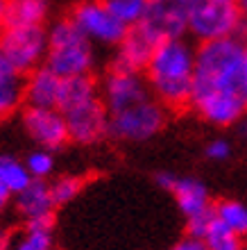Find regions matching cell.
<instances>
[{"mask_svg": "<svg viewBox=\"0 0 247 250\" xmlns=\"http://www.w3.org/2000/svg\"><path fill=\"white\" fill-rule=\"evenodd\" d=\"M145 82L166 109H186L193 98L195 48L184 39H163L145 66Z\"/></svg>", "mask_w": 247, "mask_h": 250, "instance_id": "6da1fadb", "label": "cell"}, {"mask_svg": "<svg viewBox=\"0 0 247 250\" xmlns=\"http://www.w3.org/2000/svg\"><path fill=\"white\" fill-rule=\"evenodd\" d=\"M245 41L234 37H222L213 41H202L195 48V75H193V98L202 100L213 93L243 91V64H245Z\"/></svg>", "mask_w": 247, "mask_h": 250, "instance_id": "7a4b0ae2", "label": "cell"}, {"mask_svg": "<svg viewBox=\"0 0 247 250\" xmlns=\"http://www.w3.org/2000/svg\"><path fill=\"white\" fill-rule=\"evenodd\" d=\"M95 64L93 43L86 39L71 19H61L48 30L46 64L61 80L75 75H91Z\"/></svg>", "mask_w": 247, "mask_h": 250, "instance_id": "3957f363", "label": "cell"}, {"mask_svg": "<svg viewBox=\"0 0 247 250\" xmlns=\"http://www.w3.org/2000/svg\"><path fill=\"white\" fill-rule=\"evenodd\" d=\"M243 23L236 0H189V32L200 41L234 37L243 30Z\"/></svg>", "mask_w": 247, "mask_h": 250, "instance_id": "277c9868", "label": "cell"}, {"mask_svg": "<svg viewBox=\"0 0 247 250\" xmlns=\"http://www.w3.org/2000/svg\"><path fill=\"white\" fill-rule=\"evenodd\" d=\"M166 119H168V109L152 96L138 105L127 107L123 112L109 114L107 134L116 141H127V144L148 141L163 130Z\"/></svg>", "mask_w": 247, "mask_h": 250, "instance_id": "5b68a950", "label": "cell"}, {"mask_svg": "<svg viewBox=\"0 0 247 250\" xmlns=\"http://www.w3.org/2000/svg\"><path fill=\"white\" fill-rule=\"evenodd\" d=\"M0 53L12 64L16 73L25 78L46 64L48 30L39 27H2L0 32Z\"/></svg>", "mask_w": 247, "mask_h": 250, "instance_id": "8992f818", "label": "cell"}, {"mask_svg": "<svg viewBox=\"0 0 247 250\" xmlns=\"http://www.w3.org/2000/svg\"><path fill=\"white\" fill-rule=\"evenodd\" d=\"M68 19L82 30L91 43H102V46H118L125 37L127 27L104 7L102 0H84L75 5Z\"/></svg>", "mask_w": 247, "mask_h": 250, "instance_id": "52a82bcc", "label": "cell"}, {"mask_svg": "<svg viewBox=\"0 0 247 250\" xmlns=\"http://www.w3.org/2000/svg\"><path fill=\"white\" fill-rule=\"evenodd\" d=\"M100 96H102L107 112L116 114L152 98V91H150L148 82H145V78L141 73H127V71L111 68L102 82Z\"/></svg>", "mask_w": 247, "mask_h": 250, "instance_id": "ba28073f", "label": "cell"}, {"mask_svg": "<svg viewBox=\"0 0 247 250\" xmlns=\"http://www.w3.org/2000/svg\"><path fill=\"white\" fill-rule=\"evenodd\" d=\"M64 119H66V127H68V139L75 141L79 146H89L95 144L107 134L109 127V112L102 103V96L93 100H86L77 107L66 109Z\"/></svg>", "mask_w": 247, "mask_h": 250, "instance_id": "9c48e42d", "label": "cell"}, {"mask_svg": "<svg viewBox=\"0 0 247 250\" xmlns=\"http://www.w3.org/2000/svg\"><path fill=\"white\" fill-rule=\"evenodd\" d=\"M159 34L154 30H150L145 23L127 27L125 37L120 39L114 55V64L111 68L116 71H127V73H141L145 71L150 57L154 53V48L161 43Z\"/></svg>", "mask_w": 247, "mask_h": 250, "instance_id": "30bf717a", "label": "cell"}, {"mask_svg": "<svg viewBox=\"0 0 247 250\" xmlns=\"http://www.w3.org/2000/svg\"><path fill=\"white\" fill-rule=\"evenodd\" d=\"M23 127L34 144H39L46 150L64 148L71 141L66 119L57 107H25L23 109Z\"/></svg>", "mask_w": 247, "mask_h": 250, "instance_id": "8fae6325", "label": "cell"}, {"mask_svg": "<svg viewBox=\"0 0 247 250\" xmlns=\"http://www.w3.org/2000/svg\"><path fill=\"white\" fill-rule=\"evenodd\" d=\"M141 23L154 30L159 39H182L189 32V0H150Z\"/></svg>", "mask_w": 247, "mask_h": 250, "instance_id": "7c38bea8", "label": "cell"}, {"mask_svg": "<svg viewBox=\"0 0 247 250\" xmlns=\"http://www.w3.org/2000/svg\"><path fill=\"white\" fill-rule=\"evenodd\" d=\"M14 205L25 223H41V221H55L57 205L52 200L50 185L46 180H32L23 191L14 196Z\"/></svg>", "mask_w": 247, "mask_h": 250, "instance_id": "4fadbf2b", "label": "cell"}, {"mask_svg": "<svg viewBox=\"0 0 247 250\" xmlns=\"http://www.w3.org/2000/svg\"><path fill=\"white\" fill-rule=\"evenodd\" d=\"M61 78L48 68L39 66L37 71L23 78V105L25 107H57Z\"/></svg>", "mask_w": 247, "mask_h": 250, "instance_id": "5bb4252c", "label": "cell"}, {"mask_svg": "<svg viewBox=\"0 0 247 250\" xmlns=\"http://www.w3.org/2000/svg\"><path fill=\"white\" fill-rule=\"evenodd\" d=\"M170 193L175 196L177 207H179V211L186 216V221L197 218V216H202V214H207V211L213 209V203H211L207 185L200 182L197 178H179V175H177Z\"/></svg>", "mask_w": 247, "mask_h": 250, "instance_id": "9a60e30c", "label": "cell"}, {"mask_svg": "<svg viewBox=\"0 0 247 250\" xmlns=\"http://www.w3.org/2000/svg\"><path fill=\"white\" fill-rule=\"evenodd\" d=\"M48 9V0H5V27H39Z\"/></svg>", "mask_w": 247, "mask_h": 250, "instance_id": "2e32d148", "label": "cell"}, {"mask_svg": "<svg viewBox=\"0 0 247 250\" xmlns=\"http://www.w3.org/2000/svg\"><path fill=\"white\" fill-rule=\"evenodd\" d=\"M23 105V75L12 68V64L0 53V119L14 114Z\"/></svg>", "mask_w": 247, "mask_h": 250, "instance_id": "e0dca14e", "label": "cell"}, {"mask_svg": "<svg viewBox=\"0 0 247 250\" xmlns=\"http://www.w3.org/2000/svg\"><path fill=\"white\" fill-rule=\"evenodd\" d=\"M100 96L98 82L91 75H75V78L61 80V89H59V103L57 109L66 112L71 107H77L86 100H93Z\"/></svg>", "mask_w": 247, "mask_h": 250, "instance_id": "ac0fdd59", "label": "cell"}, {"mask_svg": "<svg viewBox=\"0 0 247 250\" xmlns=\"http://www.w3.org/2000/svg\"><path fill=\"white\" fill-rule=\"evenodd\" d=\"M52 223H55V221L25 223V230L9 241L12 250H55Z\"/></svg>", "mask_w": 247, "mask_h": 250, "instance_id": "d6986e66", "label": "cell"}, {"mask_svg": "<svg viewBox=\"0 0 247 250\" xmlns=\"http://www.w3.org/2000/svg\"><path fill=\"white\" fill-rule=\"evenodd\" d=\"M0 182L12 196H16L32 182V175L27 171L25 162L9 157V155H0Z\"/></svg>", "mask_w": 247, "mask_h": 250, "instance_id": "ffe728a7", "label": "cell"}, {"mask_svg": "<svg viewBox=\"0 0 247 250\" xmlns=\"http://www.w3.org/2000/svg\"><path fill=\"white\" fill-rule=\"evenodd\" d=\"M213 211L222 225H227L229 230H234L241 237H247V205H243L241 200L222 198L213 203Z\"/></svg>", "mask_w": 247, "mask_h": 250, "instance_id": "44dd1931", "label": "cell"}, {"mask_svg": "<svg viewBox=\"0 0 247 250\" xmlns=\"http://www.w3.org/2000/svg\"><path fill=\"white\" fill-rule=\"evenodd\" d=\"M200 241L207 246V250H243V237L222 225L218 218L211 221Z\"/></svg>", "mask_w": 247, "mask_h": 250, "instance_id": "7402d4cb", "label": "cell"}, {"mask_svg": "<svg viewBox=\"0 0 247 250\" xmlns=\"http://www.w3.org/2000/svg\"><path fill=\"white\" fill-rule=\"evenodd\" d=\"M102 2L125 27L138 25L150 7V0H102Z\"/></svg>", "mask_w": 247, "mask_h": 250, "instance_id": "603a6c76", "label": "cell"}, {"mask_svg": "<svg viewBox=\"0 0 247 250\" xmlns=\"http://www.w3.org/2000/svg\"><path fill=\"white\" fill-rule=\"evenodd\" d=\"M84 187V180L77 178V175H61L59 180H55L50 185V193H52V200L57 207L61 205H68L71 200L79 196V191Z\"/></svg>", "mask_w": 247, "mask_h": 250, "instance_id": "cb8c5ba5", "label": "cell"}, {"mask_svg": "<svg viewBox=\"0 0 247 250\" xmlns=\"http://www.w3.org/2000/svg\"><path fill=\"white\" fill-rule=\"evenodd\" d=\"M25 166H27V171H30V175H32V180H46L55 171V157H52L50 150L39 148V150L27 155Z\"/></svg>", "mask_w": 247, "mask_h": 250, "instance_id": "d4e9b609", "label": "cell"}, {"mask_svg": "<svg viewBox=\"0 0 247 250\" xmlns=\"http://www.w3.org/2000/svg\"><path fill=\"white\" fill-rule=\"evenodd\" d=\"M207 157L211 162H227L231 157V144L227 139H213L207 146Z\"/></svg>", "mask_w": 247, "mask_h": 250, "instance_id": "484cf974", "label": "cell"}, {"mask_svg": "<svg viewBox=\"0 0 247 250\" xmlns=\"http://www.w3.org/2000/svg\"><path fill=\"white\" fill-rule=\"evenodd\" d=\"M170 250H207V246L202 244L200 239H195V237H184L182 241H177Z\"/></svg>", "mask_w": 247, "mask_h": 250, "instance_id": "4316f807", "label": "cell"}, {"mask_svg": "<svg viewBox=\"0 0 247 250\" xmlns=\"http://www.w3.org/2000/svg\"><path fill=\"white\" fill-rule=\"evenodd\" d=\"M175 180H177L175 173H159V175H156V185L170 191L172 189V185H175Z\"/></svg>", "mask_w": 247, "mask_h": 250, "instance_id": "83f0119b", "label": "cell"}, {"mask_svg": "<svg viewBox=\"0 0 247 250\" xmlns=\"http://www.w3.org/2000/svg\"><path fill=\"white\" fill-rule=\"evenodd\" d=\"M12 200H14V196L5 189V187H2V182H0V214L7 209V205L12 203Z\"/></svg>", "mask_w": 247, "mask_h": 250, "instance_id": "f1b7e54d", "label": "cell"}, {"mask_svg": "<svg viewBox=\"0 0 247 250\" xmlns=\"http://www.w3.org/2000/svg\"><path fill=\"white\" fill-rule=\"evenodd\" d=\"M236 127H238V134H241L243 139H247V119H245V116L236 123Z\"/></svg>", "mask_w": 247, "mask_h": 250, "instance_id": "f546056e", "label": "cell"}, {"mask_svg": "<svg viewBox=\"0 0 247 250\" xmlns=\"http://www.w3.org/2000/svg\"><path fill=\"white\" fill-rule=\"evenodd\" d=\"M243 91L247 98V46H245V64H243Z\"/></svg>", "mask_w": 247, "mask_h": 250, "instance_id": "4dcf8cb0", "label": "cell"}, {"mask_svg": "<svg viewBox=\"0 0 247 250\" xmlns=\"http://www.w3.org/2000/svg\"><path fill=\"white\" fill-rule=\"evenodd\" d=\"M5 27V0H0V32Z\"/></svg>", "mask_w": 247, "mask_h": 250, "instance_id": "1f68e13d", "label": "cell"}, {"mask_svg": "<svg viewBox=\"0 0 247 250\" xmlns=\"http://www.w3.org/2000/svg\"><path fill=\"white\" fill-rule=\"evenodd\" d=\"M238 2V7H241V14H243V19L247 21V0H236Z\"/></svg>", "mask_w": 247, "mask_h": 250, "instance_id": "d6a6232c", "label": "cell"}, {"mask_svg": "<svg viewBox=\"0 0 247 250\" xmlns=\"http://www.w3.org/2000/svg\"><path fill=\"white\" fill-rule=\"evenodd\" d=\"M0 250H12V246H9V241L5 237H0Z\"/></svg>", "mask_w": 247, "mask_h": 250, "instance_id": "836d02e7", "label": "cell"}, {"mask_svg": "<svg viewBox=\"0 0 247 250\" xmlns=\"http://www.w3.org/2000/svg\"><path fill=\"white\" fill-rule=\"evenodd\" d=\"M243 250H247V248H243Z\"/></svg>", "mask_w": 247, "mask_h": 250, "instance_id": "e575fe53", "label": "cell"}]
</instances>
